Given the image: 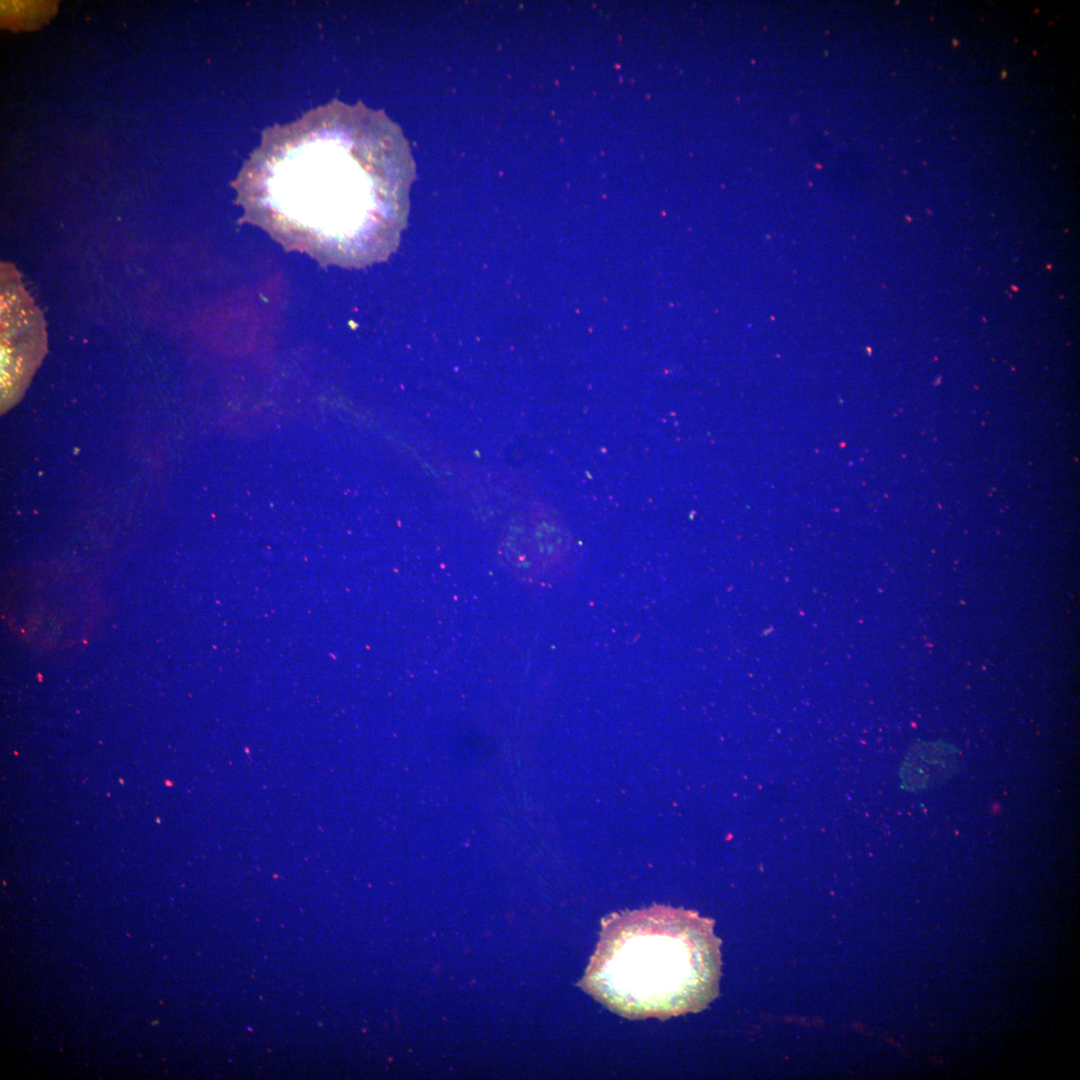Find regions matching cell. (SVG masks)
I'll return each mask as SVG.
<instances>
[{"mask_svg": "<svg viewBox=\"0 0 1080 1080\" xmlns=\"http://www.w3.org/2000/svg\"><path fill=\"white\" fill-rule=\"evenodd\" d=\"M396 140L380 113L337 100L267 128L233 182L242 220L323 266L386 260L409 184Z\"/></svg>", "mask_w": 1080, "mask_h": 1080, "instance_id": "obj_1", "label": "cell"}, {"mask_svg": "<svg viewBox=\"0 0 1080 1080\" xmlns=\"http://www.w3.org/2000/svg\"><path fill=\"white\" fill-rule=\"evenodd\" d=\"M713 927L694 911L661 905L612 913L578 986L629 1019L699 1012L718 995Z\"/></svg>", "mask_w": 1080, "mask_h": 1080, "instance_id": "obj_2", "label": "cell"}, {"mask_svg": "<svg viewBox=\"0 0 1080 1080\" xmlns=\"http://www.w3.org/2000/svg\"><path fill=\"white\" fill-rule=\"evenodd\" d=\"M571 551L568 530L551 511L531 510L508 527L500 545L505 564L526 579L551 577L567 564Z\"/></svg>", "mask_w": 1080, "mask_h": 1080, "instance_id": "obj_3", "label": "cell"}, {"mask_svg": "<svg viewBox=\"0 0 1080 1080\" xmlns=\"http://www.w3.org/2000/svg\"><path fill=\"white\" fill-rule=\"evenodd\" d=\"M960 763L961 754L956 747L944 742H923L907 756L904 779L910 789L931 788L949 779Z\"/></svg>", "mask_w": 1080, "mask_h": 1080, "instance_id": "obj_4", "label": "cell"}]
</instances>
